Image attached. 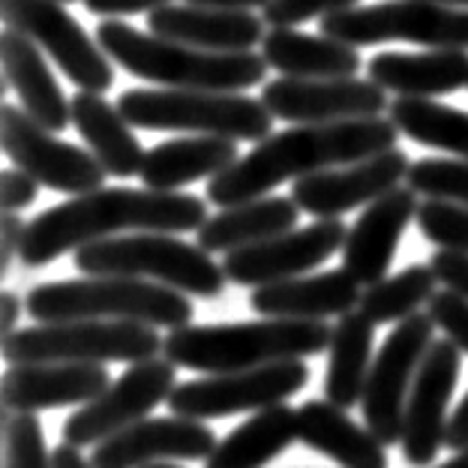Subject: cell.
<instances>
[{"mask_svg":"<svg viewBox=\"0 0 468 468\" xmlns=\"http://www.w3.org/2000/svg\"><path fill=\"white\" fill-rule=\"evenodd\" d=\"M399 130L390 117H360L336 123H297L259 142L247 156L226 172L207 180V201L217 207H234L243 201L264 198L285 180H301L336 165L393 151Z\"/></svg>","mask_w":468,"mask_h":468,"instance_id":"cell-1","label":"cell"},{"mask_svg":"<svg viewBox=\"0 0 468 468\" xmlns=\"http://www.w3.org/2000/svg\"><path fill=\"white\" fill-rule=\"evenodd\" d=\"M207 219V205L198 196L147 186H102L97 193L72 196L30 219L18 261L25 268H46L63 252H76L121 231L180 234L198 231Z\"/></svg>","mask_w":468,"mask_h":468,"instance_id":"cell-2","label":"cell"},{"mask_svg":"<svg viewBox=\"0 0 468 468\" xmlns=\"http://www.w3.org/2000/svg\"><path fill=\"white\" fill-rule=\"evenodd\" d=\"M334 327L301 318H261L234 324H186L165 336L163 355L175 367L226 376L280 360L315 357L331 348Z\"/></svg>","mask_w":468,"mask_h":468,"instance_id":"cell-3","label":"cell"},{"mask_svg":"<svg viewBox=\"0 0 468 468\" xmlns=\"http://www.w3.org/2000/svg\"><path fill=\"white\" fill-rule=\"evenodd\" d=\"M97 42L117 67L135 79L156 81L177 90H222L240 93L264 84L268 60L255 51H205L172 42L154 34H142L126 21H100Z\"/></svg>","mask_w":468,"mask_h":468,"instance_id":"cell-4","label":"cell"},{"mask_svg":"<svg viewBox=\"0 0 468 468\" xmlns=\"http://www.w3.org/2000/svg\"><path fill=\"white\" fill-rule=\"evenodd\" d=\"M25 310L37 324L55 322H138L151 327L193 324V301L168 285L135 280V276H84L34 285L25 297Z\"/></svg>","mask_w":468,"mask_h":468,"instance_id":"cell-5","label":"cell"},{"mask_svg":"<svg viewBox=\"0 0 468 468\" xmlns=\"http://www.w3.org/2000/svg\"><path fill=\"white\" fill-rule=\"evenodd\" d=\"M76 268L84 276H135L196 297H219L226 271L198 243L172 234L135 231L130 238H105L76 250Z\"/></svg>","mask_w":468,"mask_h":468,"instance_id":"cell-6","label":"cell"},{"mask_svg":"<svg viewBox=\"0 0 468 468\" xmlns=\"http://www.w3.org/2000/svg\"><path fill=\"white\" fill-rule=\"evenodd\" d=\"M117 109L138 130L198 133L255 144L271 135L276 121L261 100L222 90L138 88L121 93Z\"/></svg>","mask_w":468,"mask_h":468,"instance_id":"cell-7","label":"cell"},{"mask_svg":"<svg viewBox=\"0 0 468 468\" xmlns=\"http://www.w3.org/2000/svg\"><path fill=\"white\" fill-rule=\"evenodd\" d=\"M156 327L138 322H55L21 327L0 348L6 364H142L163 351Z\"/></svg>","mask_w":468,"mask_h":468,"instance_id":"cell-8","label":"cell"},{"mask_svg":"<svg viewBox=\"0 0 468 468\" xmlns=\"http://www.w3.org/2000/svg\"><path fill=\"white\" fill-rule=\"evenodd\" d=\"M322 37L346 46H385L414 42L427 48L468 51V9L430 4V0H385L372 6H351L318 21Z\"/></svg>","mask_w":468,"mask_h":468,"instance_id":"cell-9","label":"cell"},{"mask_svg":"<svg viewBox=\"0 0 468 468\" xmlns=\"http://www.w3.org/2000/svg\"><path fill=\"white\" fill-rule=\"evenodd\" d=\"M432 315L414 313L393 327L388 339L381 343L376 364L369 369L367 390H364V420L367 430L385 444H402V430H406V402L414 385V376L427 357L430 346L435 343Z\"/></svg>","mask_w":468,"mask_h":468,"instance_id":"cell-10","label":"cell"},{"mask_svg":"<svg viewBox=\"0 0 468 468\" xmlns=\"http://www.w3.org/2000/svg\"><path fill=\"white\" fill-rule=\"evenodd\" d=\"M310 385V367L303 360H280V364L255 367L226 376H207L184 381L168 397V409L177 418L214 420L238 411H264L280 406Z\"/></svg>","mask_w":468,"mask_h":468,"instance_id":"cell-11","label":"cell"},{"mask_svg":"<svg viewBox=\"0 0 468 468\" xmlns=\"http://www.w3.org/2000/svg\"><path fill=\"white\" fill-rule=\"evenodd\" d=\"M0 18L6 30H18L51 55L72 84L88 93H105L114 84L112 58L105 55L84 27L58 0H0Z\"/></svg>","mask_w":468,"mask_h":468,"instance_id":"cell-12","label":"cell"},{"mask_svg":"<svg viewBox=\"0 0 468 468\" xmlns=\"http://www.w3.org/2000/svg\"><path fill=\"white\" fill-rule=\"evenodd\" d=\"M0 144L16 168L27 172L39 186L67 196H88L102 189L105 168L100 159L81 147L60 142L51 130L39 126L25 109H0Z\"/></svg>","mask_w":468,"mask_h":468,"instance_id":"cell-13","label":"cell"},{"mask_svg":"<svg viewBox=\"0 0 468 468\" xmlns=\"http://www.w3.org/2000/svg\"><path fill=\"white\" fill-rule=\"evenodd\" d=\"M175 364L168 357L142 360L130 364V369L121 378L112 381V388L102 397L84 402L79 411L69 414L63 423V441L72 448H97L100 441L112 439L121 430L144 420L159 402H168L175 385Z\"/></svg>","mask_w":468,"mask_h":468,"instance_id":"cell-14","label":"cell"},{"mask_svg":"<svg viewBox=\"0 0 468 468\" xmlns=\"http://www.w3.org/2000/svg\"><path fill=\"white\" fill-rule=\"evenodd\" d=\"M348 226L343 219H318L306 229H292L280 238L261 240L255 247H243L226 252L222 271L234 285H271L282 280H294L306 271H315L336 250L346 247Z\"/></svg>","mask_w":468,"mask_h":468,"instance_id":"cell-15","label":"cell"},{"mask_svg":"<svg viewBox=\"0 0 468 468\" xmlns=\"http://www.w3.org/2000/svg\"><path fill=\"white\" fill-rule=\"evenodd\" d=\"M460 364L463 348L453 339H435L414 376L402 430V460L411 468H430L439 448H444L448 406L460 381Z\"/></svg>","mask_w":468,"mask_h":468,"instance_id":"cell-16","label":"cell"},{"mask_svg":"<svg viewBox=\"0 0 468 468\" xmlns=\"http://www.w3.org/2000/svg\"><path fill=\"white\" fill-rule=\"evenodd\" d=\"M261 102L273 117L289 123H336L381 117L390 109L385 88L372 79H285L268 81Z\"/></svg>","mask_w":468,"mask_h":468,"instance_id":"cell-17","label":"cell"},{"mask_svg":"<svg viewBox=\"0 0 468 468\" xmlns=\"http://www.w3.org/2000/svg\"><path fill=\"white\" fill-rule=\"evenodd\" d=\"M409 168V154L402 147H393V151L360 159L346 168H327V172L294 180L292 198L303 214L336 219L397 189L399 180H406Z\"/></svg>","mask_w":468,"mask_h":468,"instance_id":"cell-18","label":"cell"},{"mask_svg":"<svg viewBox=\"0 0 468 468\" xmlns=\"http://www.w3.org/2000/svg\"><path fill=\"white\" fill-rule=\"evenodd\" d=\"M207 423L189 418H144L100 441L90 453L93 468H144L165 460H207L217 451Z\"/></svg>","mask_w":468,"mask_h":468,"instance_id":"cell-19","label":"cell"},{"mask_svg":"<svg viewBox=\"0 0 468 468\" xmlns=\"http://www.w3.org/2000/svg\"><path fill=\"white\" fill-rule=\"evenodd\" d=\"M109 388L112 376L102 364H9L0 378L4 409L13 414L79 406L102 397Z\"/></svg>","mask_w":468,"mask_h":468,"instance_id":"cell-20","label":"cell"},{"mask_svg":"<svg viewBox=\"0 0 468 468\" xmlns=\"http://www.w3.org/2000/svg\"><path fill=\"white\" fill-rule=\"evenodd\" d=\"M418 193L411 186H397L378 201H372L348 229L343 268L360 285H376L385 280L409 222L418 219Z\"/></svg>","mask_w":468,"mask_h":468,"instance_id":"cell-21","label":"cell"},{"mask_svg":"<svg viewBox=\"0 0 468 468\" xmlns=\"http://www.w3.org/2000/svg\"><path fill=\"white\" fill-rule=\"evenodd\" d=\"M147 27L154 37L184 42V46L234 55V51H252L261 46L268 30L264 18L252 9H210V6H159L147 13Z\"/></svg>","mask_w":468,"mask_h":468,"instance_id":"cell-22","label":"cell"},{"mask_svg":"<svg viewBox=\"0 0 468 468\" xmlns=\"http://www.w3.org/2000/svg\"><path fill=\"white\" fill-rule=\"evenodd\" d=\"M360 282L346 268L294 276V280L271 282L252 289L250 306L264 318H301V322H324L331 315L357 310Z\"/></svg>","mask_w":468,"mask_h":468,"instance_id":"cell-23","label":"cell"},{"mask_svg":"<svg viewBox=\"0 0 468 468\" xmlns=\"http://www.w3.org/2000/svg\"><path fill=\"white\" fill-rule=\"evenodd\" d=\"M0 63L4 79L0 88H13L25 109L39 126L51 133H63L72 123L69 100L63 97L58 79L51 76L46 58L39 55V46L18 30H4L0 37Z\"/></svg>","mask_w":468,"mask_h":468,"instance_id":"cell-24","label":"cell"},{"mask_svg":"<svg viewBox=\"0 0 468 468\" xmlns=\"http://www.w3.org/2000/svg\"><path fill=\"white\" fill-rule=\"evenodd\" d=\"M369 79L399 97L435 100L468 84V51L427 48L420 55L378 51L369 60Z\"/></svg>","mask_w":468,"mask_h":468,"instance_id":"cell-25","label":"cell"},{"mask_svg":"<svg viewBox=\"0 0 468 468\" xmlns=\"http://www.w3.org/2000/svg\"><path fill=\"white\" fill-rule=\"evenodd\" d=\"M297 441L343 468H388V451L331 399H306L297 409Z\"/></svg>","mask_w":468,"mask_h":468,"instance_id":"cell-26","label":"cell"},{"mask_svg":"<svg viewBox=\"0 0 468 468\" xmlns=\"http://www.w3.org/2000/svg\"><path fill=\"white\" fill-rule=\"evenodd\" d=\"M240 159L238 142L219 135H189L163 142L144 154L142 184L147 189H165L177 193L180 186H189L196 180L217 177Z\"/></svg>","mask_w":468,"mask_h":468,"instance_id":"cell-27","label":"cell"},{"mask_svg":"<svg viewBox=\"0 0 468 468\" xmlns=\"http://www.w3.org/2000/svg\"><path fill=\"white\" fill-rule=\"evenodd\" d=\"M261 58L285 79H351L364 67L355 46L294 27H273L261 42Z\"/></svg>","mask_w":468,"mask_h":468,"instance_id":"cell-28","label":"cell"},{"mask_svg":"<svg viewBox=\"0 0 468 468\" xmlns=\"http://www.w3.org/2000/svg\"><path fill=\"white\" fill-rule=\"evenodd\" d=\"M72 123L79 135L88 142L90 154L100 159V165L112 177H133L142 175L144 154L142 142L133 133V123L121 114L117 105L102 100L100 93L81 90L69 100Z\"/></svg>","mask_w":468,"mask_h":468,"instance_id":"cell-29","label":"cell"},{"mask_svg":"<svg viewBox=\"0 0 468 468\" xmlns=\"http://www.w3.org/2000/svg\"><path fill=\"white\" fill-rule=\"evenodd\" d=\"M297 217H301V207L294 205V198L282 196H264L234 207H222V214L210 217L198 229V247L207 252L255 247L261 240L292 231L297 226Z\"/></svg>","mask_w":468,"mask_h":468,"instance_id":"cell-30","label":"cell"},{"mask_svg":"<svg viewBox=\"0 0 468 468\" xmlns=\"http://www.w3.org/2000/svg\"><path fill=\"white\" fill-rule=\"evenodd\" d=\"M297 441V409L271 406L231 430L207 456V468H264Z\"/></svg>","mask_w":468,"mask_h":468,"instance_id":"cell-31","label":"cell"},{"mask_svg":"<svg viewBox=\"0 0 468 468\" xmlns=\"http://www.w3.org/2000/svg\"><path fill=\"white\" fill-rule=\"evenodd\" d=\"M372 339H376V324L360 310L339 315V322L334 324L324 369V397L334 406L351 409L364 399L367 378L372 369Z\"/></svg>","mask_w":468,"mask_h":468,"instance_id":"cell-32","label":"cell"},{"mask_svg":"<svg viewBox=\"0 0 468 468\" xmlns=\"http://www.w3.org/2000/svg\"><path fill=\"white\" fill-rule=\"evenodd\" d=\"M388 112L397 130L411 142L439 147L456 159H468V112L418 97H397Z\"/></svg>","mask_w":468,"mask_h":468,"instance_id":"cell-33","label":"cell"},{"mask_svg":"<svg viewBox=\"0 0 468 468\" xmlns=\"http://www.w3.org/2000/svg\"><path fill=\"white\" fill-rule=\"evenodd\" d=\"M435 282H439V276H435L430 264H411V268L399 271L397 276H385L381 282L367 285V292L360 294L357 310L376 327L402 322V318L414 315L423 303L432 301Z\"/></svg>","mask_w":468,"mask_h":468,"instance_id":"cell-34","label":"cell"},{"mask_svg":"<svg viewBox=\"0 0 468 468\" xmlns=\"http://www.w3.org/2000/svg\"><path fill=\"white\" fill-rule=\"evenodd\" d=\"M0 468H55L37 414H13L0 420Z\"/></svg>","mask_w":468,"mask_h":468,"instance_id":"cell-35","label":"cell"},{"mask_svg":"<svg viewBox=\"0 0 468 468\" xmlns=\"http://www.w3.org/2000/svg\"><path fill=\"white\" fill-rule=\"evenodd\" d=\"M406 186H411L418 196L468 207V159H418L409 168Z\"/></svg>","mask_w":468,"mask_h":468,"instance_id":"cell-36","label":"cell"},{"mask_svg":"<svg viewBox=\"0 0 468 468\" xmlns=\"http://www.w3.org/2000/svg\"><path fill=\"white\" fill-rule=\"evenodd\" d=\"M418 229L435 247L468 255V207L430 198L418 210Z\"/></svg>","mask_w":468,"mask_h":468,"instance_id":"cell-37","label":"cell"},{"mask_svg":"<svg viewBox=\"0 0 468 468\" xmlns=\"http://www.w3.org/2000/svg\"><path fill=\"white\" fill-rule=\"evenodd\" d=\"M360 0H271L261 9L264 25L271 27H297L310 18H327L343 9L357 6Z\"/></svg>","mask_w":468,"mask_h":468,"instance_id":"cell-38","label":"cell"},{"mask_svg":"<svg viewBox=\"0 0 468 468\" xmlns=\"http://www.w3.org/2000/svg\"><path fill=\"white\" fill-rule=\"evenodd\" d=\"M427 306H430L427 313L432 315V322L468 355V301L465 297L444 289L439 294H432V301Z\"/></svg>","mask_w":468,"mask_h":468,"instance_id":"cell-39","label":"cell"},{"mask_svg":"<svg viewBox=\"0 0 468 468\" xmlns=\"http://www.w3.org/2000/svg\"><path fill=\"white\" fill-rule=\"evenodd\" d=\"M39 196V184L21 168H6L0 175V207L4 214H18V210L30 207Z\"/></svg>","mask_w":468,"mask_h":468,"instance_id":"cell-40","label":"cell"},{"mask_svg":"<svg viewBox=\"0 0 468 468\" xmlns=\"http://www.w3.org/2000/svg\"><path fill=\"white\" fill-rule=\"evenodd\" d=\"M430 268L439 276V282H444L451 292L468 301V255L453 250H439L430 259Z\"/></svg>","mask_w":468,"mask_h":468,"instance_id":"cell-41","label":"cell"},{"mask_svg":"<svg viewBox=\"0 0 468 468\" xmlns=\"http://www.w3.org/2000/svg\"><path fill=\"white\" fill-rule=\"evenodd\" d=\"M25 231L27 222L18 214H4L0 217V273H9L16 255L21 252V243H25Z\"/></svg>","mask_w":468,"mask_h":468,"instance_id":"cell-42","label":"cell"},{"mask_svg":"<svg viewBox=\"0 0 468 468\" xmlns=\"http://www.w3.org/2000/svg\"><path fill=\"white\" fill-rule=\"evenodd\" d=\"M88 13L117 18V16H135V13H154L159 6H168L172 0H81Z\"/></svg>","mask_w":468,"mask_h":468,"instance_id":"cell-43","label":"cell"},{"mask_svg":"<svg viewBox=\"0 0 468 468\" xmlns=\"http://www.w3.org/2000/svg\"><path fill=\"white\" fill-rule=\"evenodd\" d=\"M444 448L451 451H465L468 448V393L463 397V402L456 406V411L448 420V435H444Z\"/></svg>","mask_w":468,"mask_h":468,"instance_id":"cell-44","label":"cell"},{"mask_svg":"<svg viewBox=\"0 0 468 468\" xmlns=\"http://www.w3.org/2000/svg\"><path fill=\"white\" fill-rule=\"evenodd\" d=\"M18 294L16 292H4L0 294V348H4L9 339L16 336V324H18Z\"/></svg>","mask_w":468,"mask_h":468,"instance_id":"cell-45","label":"cell"},{"mask_svg":"<svg viewBox=\"0 0 468 468\" xmlns=\"http://www.w3.org/2000/svg\"><path fill=\"white\" fill-rule=\"evenodd\" d=\"M51 465H55V468H93L81 456V451L72 448V444H67V441H63L60 448H55V453H51Z\"/></svg>","mask_w":468,"mask_h":468,"instance_id":"cell-46","label":"cell"},{"mask_svg":"<svg viewBox=\"0 0 468 468\" xmlns=\"http://www.w3.org/2000/svg\"><path fill=\"white\" fill-rule=\"evenodd\" d=\"M193 6H210V9H255V6H268L271 0H184Z\"/></svg>","mask_w":468,"mask_h":468,"instance_id":"cell-47","label":"cell"},{"mask_svg":"<svg viewBox=\"0 0 468 468\" xmlns=\"http://www.w3.org/2000/svg\"><path fill=\"white\" fill-rule=\"evenodd\" d=\"M439 468H468V448L460 451L456 456H451V460L444 463V465H439Z\"/></svg>","mask_w":468,"mask_h":468,"instance_id":"cell-48","label":"cell"},{"mask_svg":"<svg viewBox=\"0 0 468 468\" xmlns=\"http://www.w3.org/2000/svg\"><path fill=\"white\" fill-rule=\"evenodd\" d=\"M430 4H441V6H456V9H468V0H430Z\"/></svg>","mask_w":468,"mask_h":468,"instance_id":"cell-49","label":"cell"},{"mask_svg":"<svg viewBox=\"0 0 468 468\" xmlns=\"http://www.w3.org/2000/svg\"><path fill=\"white\" fill-rule=\"evenodd\" d=\"M144 468H180V465H172V463H154V465H144Z\"/></svg>","mask_w":468,"mask_h":468,"instance_id":"cell-50","label":"cell"},{"mask_svg":"<svg viewBox=\"0 0 468 468\" xmlns=\"http://www.w3.org/2000/svg\"><path fill=\"white\" fill-rule=\"evenodd\" d=\"M58 4H63V6H67V4H76V0H58Z\"/></svg>","mask_w":468,"mask_h":468,"instance_id":"cell-51","label":"cell"}]
</instances>
